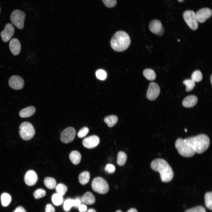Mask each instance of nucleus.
<instances>
[{
  "label": "nucleus",
  "mask_w": 212,
  "mask_h": 212,
  "mask_svg": "<svg viewBox=\"0 0 212 212\" xmlns=\"http://www.w3.org/2000/svg\"><path fill=\"white\" fill-rule=\"evenodd\" d=\"M151 168L160 173L162 181L167 182L173 179L174 173L172 168L164 159L157 158L153 160L151 163Z\"/></svg>",
  "instance_id": "1"
},
{
  "label": "nucleus",
  "mask_w": 212,
  "mask_h": 212,
  "mask_svg": "<svg viewBox=\"0 0 212 212\" xmlns=\"http://www.w3.org/2000/svg\"><path fill=\"white\" fill-rule=\"evenodd\" d=\"M184 140L198 153H201L207 150L210 143L208 137L203 134L188 138Z\"/></svg>",
  "instance_id": "2"
},
{
  "label": "nucleus",
  "mask_w": 212,
  "mask_h": 212,
  "mask_svg": "<svg viewBox=\"0 0 212 212\" xmlns=\"http://www.w3.org/2000/svg\"><path fill=\"white\" fill-rule=\"evenodd\" d=\"M130 43V39L128 34L125 32H117L112 37L110 44L112 48L117 52H122L126 49Z\"/></svg>",
  "instance_id": "3"
},
{
  "label": "nucleus",
  "mask_w": 212,
  "mask_h": 212,
  "mask_svg": "<svg viewBox=\"0 0 212 212\" xmlns=\"http://www.w3.org/2000/svg\"><path fill=\"white\" fill-rule=\"evenodd\" d=\"M175 145L179 153L183 157H191L196 153L194 150L182 139H177Z\"/></svg>",
  "instance_id": "4"
},
{
  "label": "nucleus",
  "mask_w": 212,
  "mask_h": 212,
  "mask_svg": "<svg viewBox=\"0 0 212 212\" xmlns=\"http://www.w3.org/2000/svg\"><path fill=\"white\" fill-rule=\"evenodd\" d=\"M19 134L21 138L24 140L32 139L35 133L34 129L30 122H24L22 123L19 126Z\"/></svg>",
  "instance_id": "5"
},
{
  "label": "nucleus",
  "mask_w": 212,
  "mask_h": 212,
  "mask_svg": "<svg viewBox=\"0 0 212 212\" xmlns=\"http://www.w3.org/2000/svg\"><path fill=\"white\" fill-rule=\"evenodd\" d=\"M93 190L98 193L104 194L107 193L109 190V186L106 181L101 177L95 178L92 183Z\"/></svg>",
  "instance_id": "6"
},
{
  "label": "nucleus",
  "mask_w": 212,
  "mask_h": 212,
  "mask_svg": "<svg viewBox=\"0 0 212 212\" xmlns=\"http://www.w3.org/2000/svg\"><path fill=\"white\" fill-rule=\"evenodd\" d=\"M26 14L24 12L18 9L13 11L11 14L10 19L12 23L20 29L24 27Z\"/></svg>",
  "instance_id": "7"
},
{
  "label": "nucleus",
  "mask_w": 212,
  "mask_h": 212,
  "mask_svg": "<svg viewBox=\"0 0 212 212\" xmlns=\"http://www.w3.org/2000/svg\"><path fill=\"white\" fill-rule=\"evenodd\" d=\"M183 16L189 28L193 30H196L198 27V23L197 19L196 13L191 10L185 11Z\"/></svg>",
  "instance_id": "8"
},
{
  "label": "nucleus",
  "mask_w": 212,
  "mask_h": 212,
  "mask_svg": "<svg viewBox=\"0 0 212 212\" xmlns=\"http://www.w3.org/2000/svg\"><path fill=\"white\" fill-rule=\"evenodd\" d=\"M160 89L158 85L155 82H151L149 85L146 96L147 98L150 100H155L159 95Z\"/></svg>",
  "instance_id": "9"
},
{
  "label": "nucleus",
  "mask_w": 212,
  "mask_h": 212,
  "mask_svg": "<svg viewBox=\"0 0 212 212\" xmlns=\"http://www.w3.org/2000/svg\"><path fill=\"white\" fill-rule=\"evenodd\" d=\"M75 133V130L72 127H69L65 129L61 134V141L65 143L72 142L74 138Z\"/></svg>",
  "instance_id": "10"
},
{
  "label": "nucleus",
  "mask_w": 212,
  "mask_h": 212,
  "mask_svg": "<svg viewBox=\"0 0 212 212\" xmlns=\"http://www.w3.org/2000/svg\"><path fill=\"white\" fill-rule=\"evenodd\" d=\"M149 28L152 33L159 36L163 34L165 29L161 22L159 20L155 19L151 21L149 24Z\"/></svg>",
  "instance_id": "11"
},
{
  "label": "nucleus",
  "mask_w": 212,
  "mask_h": 212,
  "mask_svg": "<svg viewBox=\"0 0 212 212\" xmlns=\"http://www.w3.org/2000/svg\"><path fill=\"white\" fill-rule=\"evenodd\" d=\"M8 83L11 88L15 90L22 89L24 85V81L23 78L17 75L11 76L9 79Z\"/></svg>",
  "instance_id": "12"
},
{
  "label": "nucleus",
  "mask_w": 212,
  "mask_h": 212,
  "mask_svg": "<svg viewBox=\"0 0 212 212\" xmlns=\"http://www.w3.org/2000/svg\"><path fill=\"white\" fill-rule=\"evenodd\" d=\"M212 14L211 9L208 8H204L198 11L196 13V15L198 22L203 23L211 17Z\"/></svg>",
  "instance_id": "13"
},
{
  "label": "nucleus",
  "mask_w": 212,
  "mask_h": 212,
  "mask_svg": "<svg viewBox=\"0 0 212 212\" xmlns=\"http://www.w3.org/2000/svg\"><path fill=\"white\" fill-rule=\"evenodd\" d=\"M14 29L10 23H7L5 26L4 30L1 33V36L2 41L4 42L8 41L13 35Z\"/></svg>",
  "instance_id": "14"
},
{
  "label": "nucleus",
  "mask_w": 212,
  "mask_h": 212,
  "mask_svg": "<svg viewBox=\"0 0 212 212\" xmlns=\"http://www.w3.org/2000/svg\"><path fill=\"white\" fill-rule=\"evenodd\" d=\"M100 139L96 135H93L84 139L82 141L83 146L85 148L91 149L96 147L99 143Z\"/></svg>",
  "instance_id": "15"
},
{
  "label": "nucleus",
  "mask_w": 212,
  "mask_h": 212,
  "mask_svg": "<svg viewBox=\"0 0 212 212\" xmlns=\"http://www.w3.org/2000/svg\"><path fill=\"white\" fill-rule=\"evenodd\" d=\"M24 180L26 184L29 186L35 185L38 180V176L34 170H30L26 173Z\"/></svg>",
  "instance_id": "16"
},
{
  "label": "nucleus",
  "mask_w": 212,
  "mask_h": 212,
  "mask_svg": "<svg viewBox=\"0 0 212 212\" xmlns=\"http://www.w3.org/2000/svg\"><path fill=\"white\" fill-rule=\"evenodd\" d=\"M9 47L11 53L14 55H17L21 51V44L17 39L14 38L9 42Z\"/></svg>",
  "instance_id": "17"
},
{
  "label": "nucleus",
  "mask_w": 212,
  "mask_h": 212,
  "mask_svg": "<svg viewBox=\"0 0 212 212\" xmlns=\"http://www.w3.org/2000/svg\"><path fill=\"white\" fill-rule=\"evenodd\" d=\"M81 204V200L79 198L75 199H68L66 200L64 202V208L65 211H68L72 207L74 206L77 208Z\"/></svg>",
  "instance_id": "18"
},
{
  "label": "nucleus",
  "mask_w": 212,
  "mask_h": 212,
  "mask_svg": "<svg viewBox=\"0 0 212 212\" xmlns=\"http://www.w3.org/2000/svg\"><path fill=\"white\" fill-rule=\"evenodd\" d=\"M198 98L194 95H190L186 97L183 100L182 105L186 107H191L194 106L197 103Z\"/></svg>",
  "instance_id": "19"
},
{
  "label": "nucleus",
  "mask_w": 212,
  "mask_h": 212,
  "mask_svg": "<svg viewBox=\"0 0 212 212\" xmlns=\"http://www.w3.org/2000/svg\"><path fill=\"white\" fill-rule=\"evenodd\" d=\"M81 201L86 204L92 205L95 203V199L91 192H87L83 195L81 198Z\"/></svg>",
  "instance_id": "20"
},
{
  "label": "nucleus",
  "mask_w": 212,
  "mask_h": 212,
  "mask_svg": "<svg viewBox=\"0 0 212 212\" xmlns=\"http://www.w3.org/2000/svg\"><path fill=\"white\" fill-rule=\"evenodd\" d=\"M36 111L35 108L32 106L28 107L21 110L19 112V115L21 117H29L33 115Z\"/></svg>",
  "instance_id": "21"
},
{
  "label": "nucleus",
  "mask_w": 212,
  "mask_h": 212,
  "mask_svg": "<svg viewBox=\"0 0 212 212\" xmlns=\"http://www.w3.org/2000/svg\"><path fill=\"white\" fill-rule=\"evenodd\" d=\"M69 158L70 160L73 164L77 165L80 162L81 156L79 152L74 150L70 153Z\"/></svg>",
  "instance_id": "22"
},
{
  "label": "nucleus",
  "mask_w": 212,
  "mask_h": 212,
  "mask_svg": "<svg viewBox=\"0 0 212 212\" xmlns=\"http://www.w3.org/2000/svg\"><path fill=\"white\" fill-rule=\"evenodd\" d=\"M117 117L115 115H111L105 117L104 121L108 126L112 127L115 125L118 121Z\"/></svg>",
  "instance_id": "23"
},
{
  "label": "nucleus",
  "mask_w": 212,
  "mask_h": 212,
  "mask_svg": "<svg viewBox=\"0 0 212 212\" xmlns=\"http://www.w3.org/2000/svg\"><path fill=\"white\" fill-rule=\"evenodd\" d=\"M90 177L89 173L87 171L82 172L79 176V180L80 183L82 185H85L89 181Z\"/></svg>",
  "instance_id": "24"
},
{
  "label": "nucleus",
  "mask_w": 212,
  "mask_h": 212,
  "mask_svg": "<svg viewBox=\"0 0 212 212\" xmlns=\"http://www.w3.org/2000/svg\"><path fill=\"white\" fill-rule=\"evenodd\" d=\"M44 183L46 187L50 189H54L56 186V182L55 179L51 177L45 178L44 180Z\"/></svg>",
  "instance_id": "25"
},
{
  "label": "nucleus",
  "mask_w": 212,
  "mask_h": 212,
  "mask_svg": "<svg viewBox=\"0 0 212 212\" xmlns=\"http://www.w3.org/2000/svg\"><path fill=\"white\" fill-rule=\"evenodd\" d=\"M144 76L148 80H153L156 77V75L155 71L150 69H145L143 72Z\"/></svg>",
  "instance_id": "26"
},
{
  "label": "nucleus",
  "mask_w": 212,
  "mask_h": 212,
  "mask_svg": "<svg viewBox=\"0 0 212 212\" xmlns=\"http://www.w3.org/2000/svg\"><path fill=\"white\" fill-rule=\"evenodd\" d=\"M127 158V155L124 152L120 151L117 155V164L120 166L123 165L126 162Z\"/></svg>",
  "instance_id": "27"
},
{
  "label": "nucleus",
  "mask_w": 212,
  "mask_h": 212,
  "mask_svg": "<svg viewBox=\"0 0 212 212\" xmlns=\"http://www.w3.org/2000/svg\"><path fill=\"white\" fill-rule=\"evenodd\" d=\"M11 196L8 193H4L1 195V204L2 206L6 207L8 206L11 201Z\"/></svg>",
  "instance_id": "28"
},
{
  "label": "nucleus",
  "mask_w": 212,
  "mask_h": 212,
  "mask_svg": "<svg viewBox=\"0 0 212 212\" xmlns=\"http://www.w3.org/2000/svg\"><path fill=\"white\" fill-rule=\"evenodd\" d=\"M206 206L208 209H212V193L211 192H207L205 196Z\"/></svg>",
  "instance_id": "29"
},
{
  "label": "nucleus",
  "mask_w": 212,
  "mask_h": 212,
  "mask_svg": "<svg viewBox=\"0 0 212 212\" xmlns=\"http://www.w3.org/2000/svg\"><path fill=\"white\" fill-rule=\"evenodd\" d=\"M52 199L53 203L56 206L60 205L63 202L62 196L57 193L54 194Z\"/></svg>",
  "instance_id": "30"
},
{
  "label": "nucleus",
  "mask_w": 212,
  "mask_h": 212,
  "mask_svg": "<svg viewBox=\"0 0 212 212\" xmlns=\"http://www.w3.org/2000/svg\"><path fill=\"white\" fill-rule=\"evenodd\" d=\"M55 188L57 193L62 196L65 195L67 190V186L62 183L58 184Z\"/></svg>",
  "instance_id": "31"
},
{
  "label": "nucleus",
  "mask_w": 212,
  "mask_h": 212,
  "mask_svg": "<svg viewBox=\"0 0 212 212\" xmlns=\"http://www.w3.org/2000/svg\"><path fill=\"white\" fill-rule=\"evenodd\" d=\"M202 73L199 70L194 71L191 75V80L194 82H199L202 80Z\"/></svg>",
  "instance_id": "32"
},
{
  "label": "nucleus",
  "mask_w": 212,
  "mask_h": 212,
  "mask_svg": "<svg viewBox=\"0 0 212 212\" xmlns=\"http://www.w3.org/2000/svg\"><path fill=\"white\" fill-rule=\"evenodd\" d=\"M183 84L186 86V90L188 92L192 90L195 85V82L191 79H187L183 81Z\"/></svg>",
  "instance_id": "33"
},
{
  "label": "nucleus",
  "mask_w": 212,
  "mask_h": 212,
  "mask_svg": "<svg viewBox=\"0 0 212 212\" xmlns=\"http://www.w3.org/2000/svg\"><path fill=\"white\" fill-rule=\"evenodd\" d=\"M46 194V192L44 190L39 188L37 189L34 191L33 196L35 198L38 199L44 197Z\"/></svg>",
  "instance_id": "34"
},
{
  "label": "nucleus",
  "mask_w": 212,
  "mask_h": 212,
  "mask_svg": "<svg viewBox=\"0 0 212 212\" xmlns=\"http://www.w3.org/2000/svg\"><path fill=\"white\" fill-rule=\"evenodd\" d=\"M96 74L98 79L102 80H104L107 76L105 72L102 69L98 70L96 72Z\"/></svg>",
  "instance_id": "35"
},
{
  "label": "nucleus",
  "mask_w": 212,
  "mask_h": 212,
  "mask_svg": "<svg viewBox=\"0 0 212 212\" xmlns=\"http://www.w3.org/2000/svg\"><path fill=\"white\" fill-rule=\"evenodd\" d=\"M185 212H206V211L203 207L199 206L188 209Z\"/></svg>",
  "instance_id": "36"
},
{
  "label": "nucleus",
  "mask_w": 212,
  "mask_h": 212,
  "mask_svg": "<svg viewBox=\"0 0 212 212\" xmlns=\"http://www.w3.org/2000/svg\"><path fill=\"white\" fill-rule=\"evenodd\" d=\"M89 131L88 128L87 127H84L81 129L77 133V136L80 138H82L85 137Z\"/></svg>",
  "instance_id": "37"
},
{
  "label": "nucleus",
  "mask_w": 212,
  "mask_h": 212,
  "mask_svg": "<svg viewBox=\"0 0 212 212\" xmlns=\"http://www.w3.org/2000/svg\"><path fill=\"white\" fill-rule=\"evenodd\" d=\"M105 5L109 8L115 6L117 3V0H102Z\"/></svg>",
  "instance_id": "38"
},
{
  "label": "nucleus",
  "mask_w": 212,
  "mask_h": 212,
  "mask_svg": "<svg viewBox=\"0 0 212 212\" xmlns=\"http://www.w3.org/2000/svg\"><path fill=\"white\" fill-rule=\"evenodd\" d=\"M115 166L112 164H107L105 168V171L109 173H112L115 172Z\"/></svg>",
  "instance_id": "39"
},
{
  "label": "nucleus",
  "mask_w": 212,
  "mask_h": 212,
  "mask_svg": "<svg viewBox=\"0 0 212 212\" xmlns=\"http://www.w3.org/2000/svg\"><path fill=\"white\" fill-rule=\"evenodd\" d=\"M45 212H55V209L51 204H47L45 207Z\"/></svg>",
  "instance_id": "40"
},
{
  "label": "nucleus",
  "mask_w": 212,
  "mask_h": 212,
  "mask_svg": "<svg viewBox=\"0 0 212 212\" xmlns=\"http://www.w3.org/2000/svg\"><path fill=\"white\" fill-rule=\"evenodd\" d=\"M78 208L80 212H85L87 210V206L84 204H81Z\"/></svg>",
  "instance_id": "41"
},
{
  "label": "nucleus",
  "mask_w": 212,
  "mask_h": 212,
  "mask_svg": "<svg viewBox=\"0 0 212 212\" xmlns=\"http://www.w3.org/2000/svg\"><path fill=\"white\" fill-rule=\"evenodd\" d=\"M13 212H26L25 209L21 206L17 207Z\"/></svg>",
  "instance_id": "42"
},
{
  "label": "nucleus",
  "mask_w": 212,
  "mask_h": 212,
  "mask_svg": "<svg viewBox=\"0 0 212 212\" xmlns=\"http://www.w3.org/2000/svg\"><path fill=\"white\" fill-rule=\"evenodd\" d=\"M127 212H138V211L135 209L132 208L129 209Z\"/></svg>",
  "instance_id": "43"
},
{
  "label": "nucleus",
  "mask_w": 212,
  "mask_h": 212,
  "mask_svg": "<svg viewBox=\"0 0 212 212\" xmlns=\"http://www.w3.org/2000/svg\"><path fill=\"white\" fill-rule=\"evenodd\" d=\"M87 212H96V211L93 209L90 208L87 211Z\"/></svg>",
  "instance_id": "44"
},
{
  "label": "nucleus",
  "mask_w": 212,
  "mask_h": 212,
  "mask_svg": "<svg viewBox=\"0 0 212 212\" xmlns=\"http://www.w3.org/2000/svg\"><path fill=\"white\" fill-rule=\"evenodd\" d=\"M178 0L180 2H182L183 1H184V0Z\"/></svg>",
  "instance_id": "45"
},
{
  "label": "nucleus",
  "mask_w": 212,
  "mask_h": 212,
  "mask_svg": "<svg viewBox=\"0 0 212 212\" xmlns=\"http://www.w3.org/2000/svg\"><path fill=\"white\" fill-rule=\"evenodd\" d=\"M212 75H211V78H210V81H211V84H212Z\"/></svg>",
  "instance_id": "46"
},
{
  "label": "nucleus",
  "mask_w": 212,
  "mask_h": 212,
  "mask_svg": "<svg viewBox=\"0 0 212 212\" xmlns=\"http://www.w3.org/2000/svg\"><path fill=\"white\" fill-rule=\"evenodd\" d=\"M116 212H122L120 210L117 211Z\"/></svg>",
  "instance_id": "47"
},
{
  "label": "nucleus",
  "mask_w": 212,
  "mask_h": 212,
  "mask_svg": "<svg viewBox=\"0 0 212 212\" xmlns=\"http://www.w3.org/2000/svg\"><path fill=\"white\" fill-rule=\"evenodd\" d=\"M185 131L186 132H187V129H186L185 130Z\"/></svg>",
  "instance_id": "48"
},
{
  "label": "nucleus",
  "mask_w": 212,
  "mask_h": 212,
  "mask_svg": "<svg viewBox=\"0 0 212 212\" xmlns=\"http://www.w3.org/2000/svg\"></svg>",
  "instance_id": "49"
}]
</instances>
